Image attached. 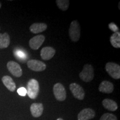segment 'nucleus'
<instances>
[{"instance_id":"obj_5","label":"nucleus","mask_w":120,"mask_h":120,"mask_svg":"<svg viewBox=\"0 0 120 120\" xmlns=\"http://www.w3.org/2000/svg\"><path fill=\"white\" fill-rule=\"evenodd\" d=\"M53 92L55 98L58 101H64L66 98V91L62 84H55L53 87Z\"/></svg>"},{"instance_id":"obj_2","label":"nucleus","mask_w":120,"mask_h":120,"mask_svg":"<svg viewBox=\"0 0 120 120\" xmlns=\"http://www.w3.org/2000/svg\"><path fill=\"white\" fill-rule=\"evenodd\" d=\"M69 36L71 41L74 42L79 41L81 36V26L77 20L71 22L68 30Z\"/></svg>"},{"instance_id":"obj_16","label":"nucleus","mask_w":120,"mask_h":120,"mask_svg":"<svg viewBox=\"0 0 120 120\" xmlns=\"http://www.w3.org/2000/svg\"><path fill=\"white\" fill-rule=\"evenodd\" d=\"M103 106L105 109L110 111H115L118 109V105L113 100L109 98H106L102 101Z\"/></svg>"},{"instance_id":"obj_7","label":"nucleus","mask_w":120,"mask_h":120,"mask_svg":"<svg viewBox=\"0 0 120 120\" xmlns=\"http://www.w3.org/2000/svg\"><path fill=\"white\" fill-rule=\"evenodd\" d=\"M28 68L36 72H41L46 70V64L44 62L37 60H28L27 63Z\"/></svg>"},{"instance_id":"obj_6","label":"nucleus","mask_w":120,"mask_h":120,"mask_svg":"<svg viewBox=\"0 0 120 120\" xmlns=\"http://www.w3.org/2000/svg\"><path fill=\"white\" fill-rule=\"evenodd\" d=\"M69 87L75 98L79 100H83L85 96V92L82 87L76 83H71Z\"/></svg>"},{"instance_id":"obj_14","label":"nucleus","mask_w":120,"mask_h":120,"mask_svg":"<svg viewBox=\"0 0 120 120\" xmlns=\"http://www.w3.org/2000/svg\"><path fill=\"white\" fill-rule=\"evenodd\" d=\"M47 25L45 23H34L30 27V30L34 34H40L46 30Z\"/></svg>"},{"instance_id":"obj_1","label":"nucleus","mask_w":120,"mask_h":120,"mask_svg":"<svg viewBox=\"0 0 120 120\" xmlns=\"http://www.w3.org/2000/svg\"><path fill=\"white\" fill-rule=\"evenodd\" d=\"M27 94L31 99H36L38 96L40 91L39 83L36 79H32L28 81L27 85Z\"/></svg>"},{"instance_id":"obj_8","label":"nucleus","mask_w":120,"mask_h":120,"mask_svg":"<svg viewBox=\"0 0 120 120\" xmlns=\"http://www.w3.org/2000/svg\"><path fill=\"white\" fill-rule=\"evenodd\" d=\"M8 70L13 76L20 77L22 75V70L20 65L15 61H9L7 64Z\"/></svg>"},{"instance_id":"obj_25","label":"nucleus","mask_w":120,"mask_h":120,"mask_svg":"<svg viewBox=\"0 0 120 120\" xmlns=\"http://www.w3.org/2000/svg\"><path fill=\"white\" fill-rule=\"evenodd\" d=\"M1 4L0 3V8H1Z\"/></svg>"},{"instance_id":"obj_11","label":"nucleus","mask_w":120,"mask_h":120,"mask_svg":"<svg viewBox=\"0 0 120 120\" xmlns=\"http://www.w3.org/2000/svg\"><path fill=\"white\" fill-rule=\"evenodd\" d=\"M55 53H56V50L55 49L52 47L47 46L42 48L40 55L42 59L45 61H49L55 56Z\"/></svg>"},{"instance_id":"obj_19","label":"nucleus","mask_w":120,"mask_h":120,"mask_svg":"<svg viewBox=\"0 0 120 120\" xmlns=\"http://www.w3.org/2000/svg\"><path fill=\"white\" fill-rule=\"evenodd\" d=\"M13 54H14L15 58H17L18 61H21V62H24V61L25 62L27 58L26 53L22 50H21L19 49H14Z\"/></svg>"},{"instance_id":"obj_18","label":"nucleus","mask_w":120,"mask_h":120,"mask_svg":"<svg viewBox=\"0 0 120 120\" xmlns=\"http://www.w3.org/2000/svg\"><path fill=\"white\" fill-rule=\"evenodd\" d=\"M111 44L116 49L120 48V33L119 31L114 32L110 37Z\"/></svg>"},{"instance_id":"obj_3","label":"nucleus","mask_w":120,"mask_h":120,"mask_svg":"<svg viewBox=\"0 0 120 120\" xmlns=\"http://www.w3.org/2000/svg\"><path fill=\"white\" fill-rule=\"evenodd\" d=\"M79 77L85 82H90L94 78V70L92 66L90 64L84 65L82 71L79 73Z\"/></svg>"},{"instance_id":"obj_24","label":"nucleus","mask_w":120,"mask_h":120,"mask_svg":"<svg viewBox=\"0 0 120 120\" xmlns=\"http://www.w3.org/2000/svg\"><path fill=\"white\" fill-rule=\"evenodd\" d=\"M57 120H64L62 119V118H57Z\"/></svg>"},{"instance_id":"obj_20","label":"nucleus","mask_w":120,"mask_h":120,"mask_svg":"<svg viewBox=\"0 0 120 120\" xmlns=\"http://www.w3.org/2000/svg\"><path fill=\"white\" fill-rule=\"evenodd\" d=\"M56 3L58 8L63 11L68 10L70 5V1L68 0H57Z\"/></svg>"},{"instance_id":"obj_23","label":"nucleus","mask_w":120,"mask_h":120,"mask_svg":"<svg viewBox=\"0 0 120 120\" xmlns=\"http://www.w3.org/2000/svg\"><path fill=\"white\" fill-rule=\"evenodd\" d=\"M109 27L110 28L111 31H113L114 32H118V28L117 27V26L115 23H109Z\"/></svg>"},{"instance_id":"obj_15","label":"nucleus","mask_w":120,"mask_h":120,"mask_svg":"<svg viewBox=\"0 0 120 120\" xmlns=\"http://www.w3.org/2000/svg\"><path fill=\"white\" fill-rule=\"evenodd\" d=\"M2 81L4 85L9 91L13 92L16 90V83L13 79L9 76H4L2 78Z\"/></svg>"},{"instance_id":"obj_4","label":"nucleus","mask_w":120,"mask_h":120,"mask_svg":"<svg viewBox=\"0 0 120 120\" xmlns=\"http://www.w3.org/2000/svg\"><path fill=\"white\" fill-rule=\"evenodd\" d=\"M106 71L109 76L114 79H120V66L119 64L113 62H108L105 66Z\"/></svg>"},{"instance_id":"obj_13","label":"nucleus","mask_w":120,"mask_h":120,"mask_svg":"<svg viewBox=\"0 0 120 120\" xmlns=\"http://www.w3.org/2000/svg\"><path fill=\"white\" fill-rule=\"evenodd\" d=\"M114 86L112 82L108 81H103L100 84L98 90L104 94H111L113 91Z\"/></svg>"},{"instance_id":"obj_22","label":"nucleus","mask_w":120,"mask_h":120,"mask_svg":"<svg viewBox=\"0 0 120 120\" xmlns=\"http://www.w3.org/2000/svg\"><path fill=\"white\" fill-rule=\"evenodd\" d=\"M17 93L21 96H25L27 94L26 89L24 87H21L17 90Z\"/></svg>"},{"instance_id":"obj_17","label":"nucleus","mask_w":120,"mask_h":120,"mask_svg":"<svg viewBox=\"0 0 120 120\" xmlns=\"http://www.w3.org/2000/svg\"><path fill=\"white\" fill-rule=\"evenodd\" d=\"M10 44V37L7 33L0 34V49H6Z\"/></svg>"},{"instance_id":"obj_21","label":"nucleus","mask_w":120,"mask_h":120,"mask_svg":"<svg viewBox=\"0 0 120 120\" xmlns=\"http://www.w3.org/2000/svg\"><path fill=\"white\" fill-rule=\"evenodd\" d=\"M100 120H117V118L113 114L106 113L101 116Z\"/></svg>"},{"instance_id":"obj_10","label":"nucleus","mask_w":120,"mask_h":120,"mask_svg":"<svg viewBox=\"0 0 120 120\" xmlns=\"http://www.w3.org/2000/svg\"><path fill=\"white\" fill-rule=\"evenodd\" d=\"M96 113L94 109L90 108L83 109L78 114V120H90L95 117Z\"/></svg>"},{"instance_id":"obj_9","label":"nucleus","mask_w":120,"mask_h":120,"mask_svg":"<svg viewBox=\"0 0 120 120\" xmlns=\"http://www.w3.org/2000/svg\"><path fill=\"white\" fill-rule=\"evenodd\" d=\"M45 40V37L43 34H38L31 38L29 41V46L31 49L37 50L42 45Z\"/></svg>"},{"instance_id":"obj_12","label":"nucleus","mask_w":120,"mask_h":120,"mask_svg":"<svg viewBox=\"0 0 120 120\" xmlns=\"http://www.w3.org/2000/svg\"><path fill=\"white\" fill-rule=\"evenodd\" d=\"M30 111L34 117H39L42 115L43 106L41 103H34L31 105Z\"/></svg>"}]
</instances>
